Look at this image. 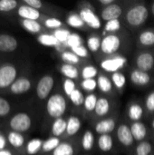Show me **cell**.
Masks as SVG:
<instances>
[{
	"mask_svg": "<svg viewBox=\"0 0 154 155\" xmlns=\"http://www.w3.org/2000/svg\"><path fill=\"white\" fill-rule=\"evenodd\" d=\"M133 67L143 72H154V48L138 49L133 55Z\"/></svg>",
	"mask_w": 154,
	"mask_h": 155,
	"instance_id": "9c48e42d",
	"label": "cell"
},
{
	"mask_svg": "<svg viewBox=\"0 0 154 155\" xmlns=\"http://www.w3.org/2000/svg\"><path fill=\"white\" fill-rule=\"evenodd\" d=\"M135 45L138 49L154 48L153 28H143L140 30L135 37Z\"/></svg>",
	"mask_w": 154,
	"mask_h": 155,
	"instance_id": "ffe728a7",
	"label": "cell"
},
{
	"mask_svg": "<svg viewBox=\"0 0 154 155\" xmlns=\"http://www.w3.org/2000/svg\"><path fill=\"white\" fill-rule=\"evenodd\" d=\"M117 0H98L97 3L100 5V7H106L108 5H111L113 4H114Z\"/></svg>",
	"mask_w": 154,
	"mask_h": 155,
	"instance_id": "f5cc1de1",
	"label": "cell"
},
{
	"mask_svg": "<svg viewBox=\"0 0 154 155\" xmlns=\"http://www.w3.org/2000/svg\"><path fill=\"white\" fill-rule=\"evenodd\" d=\"M100 73V69L91 63L86 64L81 67V80L84 79H96Z\"/></svg>",
	"mask_w": 154,
	"mask_h": 155,
	"instance_id": "8d00e7d4",
	"label": "cell"
},
{
	"mask_svg": "<svg viewBox=\"0 0 154 155\" xmlns=\"http://www.w3.org/2000/svg\"><path fill=\"white\" fill-rule=\"evenodd\" d=\"M96 148L102 154H116L122 152L113 134L97 135Z\"/></svg>",
	"mask_w": 154,
	"mask_h": 155,
	"instance_id": "7c38bea8",
	"label": "cell"
},
{
	"mask_svg": "<svg viewBox=\"0 0 154 155\" xmlns=\"http://www.w3.org/2000/svg\"><path fill=\"white\" fill-rule=\"evenodd\" d=\"M44 141L41 139H33L29 141L26 144V153L29 155L37 154L41 152Z\"/></svg>",
	"mask_w": 154,
	"mask_h": 155,
	"instance_id": "ee69618b",
	"label": "cell"
},
{
	"mask_svg": "<svg viewBox=\"0 0 154 155\" xmlns=\"http://www.w3.org/2000/svg\"><path fill=\"white\" fill-rule=\"evenodd\" d=\"M18 46L17 40L10 35L1 34L0 35V52L10 53L14 52Z\"/></svg>",
	"mask_w": 154,
	"mask_h": 155,
	"instance_id": "1f68e13d",
	"label": "cell"
},
{
	"mask_svg": "<svg viewBox=\"0 0 154 155\" xmlns=\"http://www.w3.org/2000/svg\"><path fill=\"white\" fill-rule=\"evenodd\" d=\"M54 87V77L51 74L43 75L36 84V95L40 100H47Z\"/></svg>",
	"mask_w": 154,
	"mask_h": 155,
	"instance_id": "2e32d148",
	"label": "cell"
},
{
	"mask_svg": "<svg viewBox=\"0 0 154 155\" xmlns=\"http://www.w3.org/2000/svg\"><path fill=\"white\" fill-rule=\"evenodd\" d=\"M130 128L136 143H139L143 141L152 140V133L148 124H145L143 121L129 123Z\"/></svg>",
	"mask_w": 154,
	"mask_h": 155,
	"instance_id": "9a60e30c",
	"label": "cell"
},
{
	"mask_svg": "<svg viewBox=\"0 0 154 155\" xmlns=\"http://www.w3.org/2000/svg\"><path fill=\"white\" fill-rule=\"evenodd\" d=\"M25 5H29L36 10H39L41 12V10L44 9V5L43 2L39 1V0H24Z\"/></svg>",
	"mask_w": 154,
	"mask_h": 155,
	"instance_id": "816d5d0a",
	"label": "cell"
},
{
	"mask_svg": "<svg viewBox=\"0 0 154 155\" xmlns=\"http://www.w3.org/2000/svg\"><path fill=\"white\" fill-rule=\"evenodd\" d=\"M130 3L131 0H117L111 5L100 8L98 15L104 23L111 20L122 19Z\"/></svg>",
	"mask_w": 154,
	"mask_h": 155,
	"instance_id": "ba28073f",
	"label": "cell"
},
{
	"mask_svg": "<svg viewBox=\"0 0 154 155\" xmlns=\"http://www.w3.org/2000/svg\"><path fill=\"white\" fill-rule=\"evenodd\" d=\"M5 145H6L5 138L2 134H0V150H5Z\"/></svg>",
	"mask_w": 154,
	"mask_h": 155,
	"instance_id": "db71d44e",
	"label": "cell"
},
{
	"mask_svg": "<svg viewBox=\"0 0 154 155\" xmlns=\"http://www.w3.org/2000/svg\"><path fill=\"white\" fill-rule=\"evenodd\" d=\"M96 62L98 63L100 70L108 74L123 71L128 65V58L123 54L101 57Z\"/></svg>",
	"mask_w": 154,
	"mask_h": 155,
	"instance_id": "52a82bcc",
	"label": "cell"
},
{
	"mask_svg": "<svg viewBox=\"0 0 154 155\" xmlns=\"http://www.w3.org/2000/svg\"><path fill=\"white\" fill-rule=\"evenodd\" d=\"M143 106L145 109L146 119L150 120L154 116V89L151 90L143 99Z\"/></svg>",
	"mask_w": 154,
	"mask_h": 155,
	"instance_id": "74e56055",
	"label": "cell"
},
{
	"mask_svg": "<svg viewBox=\"0 0 154 155\" xmlns=\"http://www.w3.org/2000/svg\"><path fill=\"white\" fill-rule=\"evenodd\" d=\"M133 39L130 34L124 30L116 34H109L103 36L100 53L94 57L95 61L101 57L116 54L126 55L132 48Z\"/></svg>",
	"mask_w": 154,
	"mask_h": 155,
	"instance_id": "6da1fadb",
	"label": "cell"
},
{
	"mask_svg": "<svg viewBox=\"0 0 154 155\" xmlns=\"http://www.w3.org/2000/svg\"><path fill=\"white\" fill-rule=\"evenodd\" d=\"M57 69L64 78L71 79L75 81L77 84L81 81V68L79 66L62 63L58 64Z\"/></svg>",
	"mask_w": 154,
	"mask_h": 155,
	"instance_id": "cb8c5ba5",
	"label": "cell"
},
{
	"mask_svg": "<svg viewBox=\"0 0 154 155\" xmlns=\"http://www.w3.org/2000/svg\"><path fill=\"white\" fill-rule=\"evenodd\" d=\"M9 143L15 148H21L25 144V137L22 134L16 132H10L7 136Z\"/></svg>",
	"mask_w": 154,
	"mask_h": 155,
	"instance_id": "7bdbcfd3",
	"label": "cell"
},
{
	"mask_svg": "<svg viewBox=\"0 0 154 155\" xmlns=\"http://www.w3.org/2000/svg\"><path fill=\"white\" fill-rule=\"evenodd\" d=\"M78 87L85 94L95 93L97 90V81L96 79H84L78 83Z\"/></svg>",
	"mask_w": 154,
	"mask_h": 155,
	"instance_id": "60d3db41",
	"label": "cell"
},
{
	"mask_svg": "<svg viewBox=\"0 0 154 155\" xmlns=\"http://www.w3.org/2000/svg\"><path fill=\"white\" fill-rule=\"evenodd\" d=\"M130 155H154V143L152 140H147L136 143Z\"/></svg>",
	"mask_w": 154,
	"mask_h": 155,
	"instance_id": "836d02e7",
	"label": "cell"
},
{
	"mask_svg": "<svg viewBox=\"0 0 154 155\" xmlns=\"http://www.w3.org/2000/svg\"><path fill=\"white\" fill-rule=\"evenodd\" d=\"M109 75L118 95H122L126 88V83H127L126 74L123 71H120V72L110 74Z\"/></svg>",
	"mask_w": 154,
	"mask_h": 155,
	"instance_id": "f546056e",
	"label": "cell"
},
{
	"mask_svg": "<svg viewBox=\"0 0 154 155\" xmlns=\"http://www.w3.org/2000/svg\"><path fill=\"white\" fill-rule=\"evenodd\" d=\"M81 134L67 140H63L59 146L50 155H79L82 152L80 144Z\"/></svg>",
	"mask_w": 154,
	"mask_h": 155,
	"instance_id": "5bb4252c",
	"label": "cell"
},
{
	"mask_svg": "<svg viewBox=\"0 0 154 155\" xmlns=\"http://www.w3.org/2000/svg\"><path fill=\"white\" fill-rule=\"evenodd\" d=\"M98 95H99V94H97V93H92V94H85L84 103L82 112H81V116L83 117L84 120L89 121L91 116L93 115V114L95 110V107H96Z\"/></svg>",
	"mask_w": 154,
	"mask_h": 155,
	"instance_id": "603a6c76",
	"label": "cell"
},
{
	"mask_svg": "<svg viewBox=\"0 0 154 155\" xmlns=\"http://www.w3.org/2000/svg\"><path fill=\"white\" fill-rule=\"evenodd\" d=\"M43 25L47 28V29H51L53 31L60 29V28H65L68 27L65 24H64L63 21H61L60 19L56 18V17H45L43 20Z\"/></svg>",
	"mask_w": 154,
	"mask_h": 155,
	"instance_id": "b9f144b4",
	"label": "cell"
},
{
	"mask_svg": "<svg viewBox=\"0 0 154 155\" xmlns=\"http://www.w3.org/2000/svg\"><path fill=\"white\" fill-rule=\"evenodd\" d=\"M65 24L67 26L77 29V30H82V31H89L90 28L85 25L84 20L81 18L80 15L76 10L74 11H70L65 17Z\"/></svg>",
	"mask_w": 154,
	"mask_h": 155,
	"instance_id": "484cf974",
	"label": "cell"
},
{
	"mask_svg": "<svg viewBox=\"0 0 154 155\" xmlns=\"http://www.w3.org/2000/svg\"><path fill=\"white\" fill-rule=\"evenodd\" d=\"M18 15L22 19L25 20H33V21H38L40 19H44L46 16H44L39 10H36L29 5H21L17 10Z\"/></svg>",
	"mask_w": 154,
	"mask_h": 155,
	"instance_id": "83f0119b",
	"label": "cell"
},
{
	"mask_svg": "<svg viewBox=\"0 0 154 155\" xmlns=\"http://www.w3.org/2000/svg\"><path fill=\"white\" fill-rule=\"evenodd\" d=\"M62 141L63 140L60 139V138L52 137V136L49 137L47 140L44 141L41 153H51L52 152H54L59 146V144L62 143Z\"/></svg>",
	"mask_w": 154,
	"mask_h": 155,
	"instance_id": "ab89813d",
	"label": "cell"
},
{
	"mask_svg": "<svg viewBox=\"0 0 154 155\" xmlns=\"http://www.w3.org/2000/svg\"><path fill=\"white\" fill-rule=\"evenodd\" d=\"M120 119H121V117H120V114L118 111L106 118L91 123L90 126L93 129V131L95 133L96 135L113 134L118 126Z\"/></svg>",
	"mask_w": 154,
	"mask_h": 155,
	"instance_id": "30bf717a",
	"label": "cell"
},
{
	"mask_svg": "<svg viewBox=\"0 0 154 155\" xmlns=\"http://www.w3.org/2000/svg\"><path fill=\"white\" fill-rule=\"evenodd\" d=\"M76 11L90 30L95 31L103 28V25L102 24V20L96 13L95 7L90 2L83 1L78 3Z\"/></svg>",
	"mask_w": 154,
	"mask_h": 155,
	"instance_id": "8992f818",
	"label": "cell"
},
{
	"mask_svg": "<svg viewBox=\"0 0 154 155\" xmlns=\"http://www.w3.org/2000/svg\"><path fill=\"white\" fill-rule=\"evenodd\" d=\"M124 116L125 120L128 123L141 122L146 119V114L143 100L133 99L129 101V103L126 105Z\"/></svg>",
	"mask_w": 154,
	"mask_h": 155,
	"instance_id": "8fae6325",
	"label": "cell"
},
{
	"mask_svg": "<svg viewBox=\"0 0 154 155\" xmlns=\"http://www.w3.org/2000/svg\"><path fill=\"white\" fill-rule=\"evenodd\" d=\"M78 87V84L71 79H67V78H63L62 79V91L63 93L66 95V97L68 98L72 93Z\"/></svg>",
	"mask_w": 154,
	"mask_h": 155,
	"instance_id": "f6af8a7d",
	"label": "cell"
},
{
	"mask_svg": "<svg viewBox=\"0 0 154 155\" xmlns=\"http://www.w3.org/2000/svg\"><path fill=\"white\" fill-rule=\"evenodd\" d=\"M83 117L81 114L76 113H72L68 115L67 119V128L64 140L72 139L81 134L83 127Z\"/></svg>",
	"mask_w": 154,
	"mask_h": 155,
	"instance_id": "d6986e66",
	"label": "cell"
},
{
	"mask_svg": "<svg viewBox=\"0 0 154 155\" xmlns=\"http://www.w3.org/2000/svg\"><path fill=\"white\" fill-rule=\"evenodd\" d=\"M65 45L68 46V49H71V48H73L74 46H78V45H84V44H83V41H82L79 35L72 33V35L68 38Z\"/></svg>",
	"mask_w": 154,
	"mask_h": 155,
	"instance_id": "681fc988",
	"label": "cell"
},
{
	"mask_svg": "<svg viewBox=\"0 0 154 155\" xmlns=\"http://www.w3.org/2000/svg\"><path fill=\"white\" fill-rule=\"evenodd\" d=\"M67 119H68V115H65L61 118L55 119L54 121L52 122L51 131H50L52 137H56L64 140L67 128Z\"/></svg>",
	"mask_w": 154,
	"mask_h": 155,
	"instance_id": "4316f807",
	"label": "cell"
},
{
	"mask_svg": "<svg viewBox=\"0 0 154 155\" xmlns=\"http://www.w3.org/2000/svg\"><path fill=\"white\" fill-rule=\"evenodd\" d=\"M38 42L44 45V46H51V47H56L60 48L63 45L55 38V36L53 34H48V33H44L38 35L37 37Z\"/></svg>",
	"mask_w": 154,
	"mask_h": 155,
	"instance_id": "f35d334b",
	"label": "cell"
},
{
	"mask_svg": "<svg viewBox=\"0 0 154 155\" xmlns=\"http://www.w3.org/2000/svg\"><path fill=\"white\" fill-rule=\"evenodd\" d=\"M52 34L55 36V38L62 45H65V43L67 42L68 38L72 35V32L69 30L68 27H65V28H60V29L54 30V31H53Z\"/></svg>",
	"mask_w": 154,
	"mask_h": 155,
	"instance_id": "bcb514c9",
	"label": "cell"
},
{
	"mask_svg": "<svg viewBox=\"0 0 154 155\" xmlns=\"http://www.w3.org/2000/svg\"><path fill=\"white\" fill-rule=\"evenodd\" d=\"M17 6L15 0H0V12H9Z\"/></svg>",
	"mask_w": 154,
	"mask_h": 155,
	"instance_id": "c3c4849f",
	"label": "cell"
},
{
	"mask_svg": "<svg viewBox=\"0 0 154 155\" xmlns=\"http://www.w3.org/2000/svg\"><path fill=\"white\" fill-rule=\"evenodd\" d=\"M102 40V34H99L98 32H93L87 35V38L85 40V46L93 56V58L97 56L100 53Z\"/></svg>",
	"mask_w": 154,
	"mask_h": 155,
	"instance_id": "d4e9b609",
	"label": "cell"
},
{
	"mask_svg": "<svg viewBox=\"0 0 154 155\" xmlns=\"http://www.w3.org/2000/svg\"><path fill=\"white\" fill-rule=\"evenodd\" d=\"M152 142L154 143V134H153V136H152Z\"/></svg>",
	"mask_w": 154,
	"mask_h": 155,
	"instance_id": "91938a15",
	"label": "cell"
},
{
	"mask_svg": "<svg viewBox=\"0 0 154 155\" xmlns=\"http://www.w3.org/2000/svg\"><path fill=\"white\" fill-rule=\"evenodd\" d=\"M84 99H85V94L79 87H77L72 93V94L68 97V100H69L70 104L74 108H76V110H77L76 114H81L82 108H83V105H84Z\"/></svg>",
	"mask_w": 154,
	"mask_h": 155,
	"instance_id": "e575fe53",
	"label": "cell"
},
{
	"mask_svg": "<svg viewBox=\"0 0 154 155\" xmlns=\"http://www.w3.org/2000/svg\"><path fill=\"white\" fill-rule=\"evenodd\" d=\"M17 70L13 64H4L0 67V88H6L17 79Z\"/></svg>",
	"mask_w": 154,
	"mask_h": 155,
	"instance_id": "44dd1931",
	"label": "cell"
},
{
	"mask_svg": "<svg viewBox=\"0 0 154 155\" xmlns=\"http://www.w3.org/2000/svg\"><path fill=\"white\" fill-rule=\"evenodd\" d=\"M61 60L63 61V63L65 64H74L76 66H79L80 68L83 67L84 65H85L88 63H91V61L88 60H84L82 58H80L79 56H77L74 53H73L70 49H64L62 50L59 54Z\"/></svg>",
	"mask_w": 154,
	"mask_h": 155,
	"instance_id": "f1b7e54d",
	"label": "cell"
},
{
	"mask_svg": "<svg viewBox=\"0 0 154 155\" xmlns=\"http://www.w3.org/2000/svg\"><path fill=\"white\" fill-rule=\"evenodd\" d=\"M149 126H150V128H151V131H152V134H154V116L152 118H151L150 120H149ZM153 136V135H152Z\"/></svg>",
	"mask_w": 154,
	"mask_h": 155,
	"instance_id": "11a10c76",
	"label": "cell"
},
{
	"mask_svg": "<svg viewBox=\"0 0 154 155\" xmlns=\"http://www.w3.org/2000/svg\"><path fill=\"white\" fill-rule=\"evenodd\" d=\"M96 81H97V89L100 93L99 94L108 96V97L117 98L118 94L116 90L114 89V86L108 74L100 70V73L96 78Z\"/></svg>",
	"mask_w": 154,
	"mask_h": 155,
	"instance_id": "e0dca14e",
	"label": "cell"
},
{
	"mask_svg": "<svg viewBox=\"0 0 154 155\" xmlns=\"http://www.w3.org/2000/svg\"><path fill=\"white\" fill-rule=\"evenodd\" d=\"M118 145L122 152H125L127 153H131L133 150L134 149L136 143L134 141V138L133 136L130 124L125 120V118L120 119V122L118 124V126L113 134Z\"/></svg>",
	"mask_w": 154,
	"mask_h": 155,
	"instance_id": "277c9868",
	"label": "cell"
},
{
	"mask_svg": "<svg viewBox=\"0 0 154 155\" xmlns=\"http://www.w3.org/2000/svg\"><path fill=\"white\" fill-rule=\"evenodd\" d=\"M150 9L145 1L131 0L122 18L123 25L130 31H140L147 23Z\"/></svg>",
	"mask_w": 154,
	"mask_h": 155,
	"instance_id": "7a4b0ae2",
	"label": "cell"
},
{
	"mask_svg": "<svg viewBox=\"0 0 154 155\" xmlns=\"http://www.w3.org/2000/svg\"><path fill=\"white\" fill-rule=\"evenodd\" d=\"M118 112V101L116 98L108 97L102 94L98 95L95 110L91 116L89 123H93L101 119L106 118Z\"/></svg>",
	"mask_w": 154,
	"mask_h": 155,
	"instance_id": "5b68a950",
	"label": "cell"
},
{
	"mask_svg": "<svg viewBox=\"0 0 154 155\" xmlns=\"http://www.w3.org/2000/svg\"><path fill=\"white\" fill-rule=\"evenodd\" d=\"M79 155H90V154H87V153H82V154H79Z\"/></svg>",
	"mask_w": 154,
	"mask_h": 155,
	"instance_id": "680465c9",
	"label": "cell"
},
{
	"mask_svg": "<svg viewBox=\"0 0 154 155\" xmlns=\"http://www.w3.org/2000/svg\"><path fill=\"white\" fill-rule=\"evenodd\" d=\"M124 25L122 19H115L111 20L103 25V31H102V36H104L109 34H116L124 31Z\"/></svg>",
	"mask_w": 154,
	"mask_h": 155,
	"instance_id": "d6a6232c",
	"label": "cell"
},
{
	"mask_svg": "<svg viewBox=\"0 0 154 155\" xmlns=\"http://www.w3.org/2000/svg\"><path fill=\"white\" fill-rule=\"evenodd\" d=\"M32 87V83L27 77L17 78L10 86V92L14 94H22L28 92Z\"/></svg>",
	"mask_w": 154,
	"mask_h": 155,
	"instance_id": "4dcf8cb0",
	"label": "cell"
},
{
	"mask_svg": "<svg viewBox=\"0 0 154 155\" xmlns=\"http://www.w3.org/2000/svg\"><path fill=\"white\" fill-rule=\"evenodd\" d=\"M128 79L130 83L137 88H147L151 86L154 82V76L152 74L143 72L133 66L129 70Z\"/></svg>",
	"mask_w": 154,
	"mask_h": 155,
	"instance_id": "4fadbf2b",
	"label": "cell"
},
{
	"mask_svg": "<svg viewBox=\"0 0 154 155\" xmlns=\"http://www.w3.org/2000/svg\"><path fill=\"white\" fill-rule=\"evenodd\" d=\"M96 138L95 133L92 128H87L81 133L80 144L81 150L84 153H91L96 147Z\"/></svg>",
	"mask_w": 154,
	"mask_h": 155,
	"instance_id": "7402d4cb",
	"label": "cell"
},
{
	"mask_svg": "<svg viewBox=\"0 0 154 155\" xmlns=\"http://www.w3.org/2000/svg\"><path fill=\"white\" fill-rule=\"evenodd\" d=\"M73 53H74L77 56H79L80 58L84 59V60H88L91 61V53L89 52V50L87 49V47L84 45H81L78 46H74L73 48L70 49Z\"/></svg>",
	"mask_w": 154,
	"mask_h": 155,
	"instance_id": "7dc6e473",
	"label": "cell"
},
{
	"mask_svg": "<svg viewBox=\"0 0 154 155\" xmlns=\"http://www.w3.org/2000/svg\"><path fill=\"white\" fill-rule=\"evenodd\" d=\"M11 105L7 100L0 97V116H5L10 113Z\"/></svg>",
	"mask_w": 154,
	"mask_h": 155,
	"instance_id": "f907efd6",
	"label": "cell"
},
{
	"mask_svg": "<svg viewBox=\"0 0 154 155\" xmlns=\"http://www.w3.org/2000/svg\"><path fill=\"white\" fill-rule=\"evenodd\" d=\"M0 155H13L11 152L7 150H0Z\"/></svg>",
	"mask_w": 154,
	"mask_h": 155,
	"instance_id": "6f0895ef",
	"label": "cell"
},
{
	"mask_svg": "<svg viewBox=\"0 0 154 155\" xmlns=\"http://www.w3.org/2000/svg\"><path fill=\"white\" fill-rule=\"evenodd\" d=\"M149 9H150V14H151V15L154 17V1H152V3H151V5H150V6H149Z\"/></svg>",
	"mask_w": 154,
	"mask_h": 155,
	"instance_id": "9f6ffc18",
	"label": "cell"
},
{
	"mask_svg": "<svg viewBox=\"0 0 154 155\" xmlns=\"http://www.w3.org/2000/svg\"><path fill=\"white\" fill-rule=\"evenodd\" d=\"M22 26L28 31L31 34H44L45 33V27L39 23L38 21H33V20H21Z\"/></svg>",
	"mask_w": 154,
	"mask_h": 155,
	"instance_id": "d590c367",
	"label": "cell"
},
{
	"mask_svg": "<svg viewBox=\"0 0 154 155\" xmlns=\"http://www.w3.org/2000/svg\"><path fill=\"white\" fill-rule=\"evenodd\" d=\"M69 100L62 90L55 91L46 100L45 111L48 118L54 121L55 119L65 116L69 109Z\"/></svg>",
	"mask_w": 154,
	"mask_h": 155,
	"instance_id": "3957f363",
	"label": "cell"
},
{
	"mask_svg": "<svg viewBox=\"0 0 154 155\" xmlns=\"http://www.w3.org/2000/svg\"><path fill=\"white\" fill-rule=\"evenodd\" d=\"M9 126L13 132L25 133L32 126V119L26 113H18L15 114L9 122Z\"/></svg>",
	"mask_w": 154,
	"mask_h": 155,
	"instance_id": "ac0fdd59",
	"label": "cell"
},
{
	"mask_svg": "<svg viewBox=\"0 0 154 155\" xmlns=\"http://www.w3.org/2000/svg\"><path fill=\"white\" fill-rule=\"evenodd\" d=\"M153 76H154V72H153Z\"/></svg>",
	"mask_w": 154,
	"mask_h": 155,
	"instance_id": "94428289",
	"label": "cell"
}]
</instances>
